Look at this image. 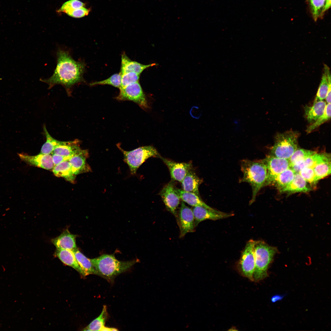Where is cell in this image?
<instances>
[{"mask_svg": "<svg viewBox=\"0 0 331 331\" xmlns=\"http://www.w3.org/2000/svg\"><path fill=\"white\" fill-rule=\"evenodd\" d=\"M121 75L120 88L139 82L140 75L134 72H127Z\"/></svg>", "mask_w": 331, "mask_h": 331, "instance_id": "cell-37", "label": "cell"}, {"mask_svg": "<svg viewBox=\"0 0 331 331\" xmlns=\"http://www.w3.org/2000/svg\"><path fill=\"white\" fill-rule=\"evenodd\" d=\"M201 182V180L191 169L188 172L181 182L182 189L199 196V187Z\"/></svg>", "mask_w": 331, "mask_h": 331, "instance_id": "cell-26", "label": "cell"}, {"mask_svg": "<svg viewBox=\"0 0 331 331\" xmlns=\"http://www.w3.org/2000/svg\"><path fill=\"white\" fill-rule=\"evenodd\" d=\"M283 297L284 296L279 295H275L271 297V301L272 302H275L281 300Z\"/></svg>", "mask_w": 331, "mask_h": 331, "instance_id": "cell-41", "label": "cell"}, {"mask_svg": "<svg viewBox=\"0 0 331 331\" xmlns=\"http://www.w3.org/2000/svg\"><path fill=\"white\" fill-rule=\"evenodd\" d=\"M316 152L315 151L301 148L298 147L288 159L290 165V167L293 165L298 164Z\"/></svg>", "mask_w": 331, "mask_h": 331, "instance_id": "cell-31", "label": "cell"}, {"mask_svg": "<svg viewBox=\"0 0 331 331\" xmlns=\"http://www.w3.org/2000/svg\"><path fill=\"white\" fill-rule=\"evenodd\" d=\"M89 156L87 150H85L82 153L71 157L68 160L74 173L77 175L83 173L91 171L90 167L86 161Z\"/></svg>", "mask_w": 331, "mask_h": 331, "instance_id": "cell-15", "label": "cell"}, {"mask_svg": "<svg viewBox=\"0 0 331 331\" xmlns=\"http://www.w3.org/2000/svg\"><path fill=\"white\" fill-rule=\"evenodd\" d=\"M331 6V0H326L324 11L325 12Z\"/></svg>", "mask_w": 331, "mask_h": 331, "instance_id": "cell-42", "label": "cell"}, {"mask_svg": "<svg viewBox=\"0 0 331 331\" xmlns=\"http://www.w3.org/2000/svg\"><path fill=\"white\" fill-rule=\"evenodd\" d=\"M79 142L76 139L73 141H61L52 153L63 156L71 157L83 152L85 150L79 146Z\"/></svg>", "mask_w": 331, "mask_h": 331, "instance_id": "cell-17", "label": "cell"}, {"mask_svg": "<svg viewBox=\"0 0 331 331\" xmlns=\"http://www.w3.org/2000/svg\"><path fill=\"white\" fill-rule=\"evenodd\" d=\"M313 169L318 181L331 173V160L326 161L315 166Z\"/></svg>", "mask_w": 331, "mask_h": 331, "instance_id": "cell-34", "label": "cell"}, {"mask_svg": "<svg viewBox=\"0 0 331 331\" xmlns=\"http://www.w3.org/2000/svg\"><path fill=\"white\" fill-rule=\"evenodd\" d=\"M160 195L168 211L176 217L180 198L173 183L170 182L166 185L161 191Z\"/></svg>", "mask_w": 331, "mask_h": 331, "instance_id": "cell-11", "label": "cell"}, {"mask_svg": "<svg viewBox=\"0 0 331 331\" xmlns=\"http://www.w3.org/2000/svg\"><path fill=\"white\" fill-rule=\"evenodd\" d=\"M329 160H331L330 154L326 153H318L316 152L290 168L296 173H299V171L304 168H313L318 164Z\"/></svg>", "mask_w": 331, "mask_h": 331, "instance_id": "cell-16", "label": "cell"}, {"mask_svg": "<svg viewBox=\"0 0 331 331\" xmlns=\"http://www.w3.org/2000/svg\"><path fill=\"white\" fill-rule=\"evenodd\" d=\"M298 132L290 130L277 133L275 137L274 143L270 154L288 159L298 147Z\"/></svg>", "mask_w": 331, "mask_h": 331, "instance_id": "cell-5", "label": "cell"}, {"mask_svg": "<svg viewBox=\"0 0 331 331\" xmlns=\"http://www.w3.org/2000/svg\"><path fill=\"white\" fill-rule=\"evenodd\" d=\"M195 227L202 221L210 219L216 220L233 216V214L219 211H215L200 206L194 207L192 209Z\"/></svg>", "mask_w": 331, "mask_h": 331, "instance_id": "cell-13", "label": "cell"}, {"mask_svg": "<svg viewBox=\"0 0 331 331\" xmlns=\"http://www.w3.org/2000/svg\"><path fill=\"white\" fill-rule=\"evenodd\" d=\"M299 173L312 187L316 185L318 181L316 179L313 168H304L302 169Z\"/></svg>", "mask_w": 331, "mask_h": 331, "instance_id": "cell-36", "label": "cell"}, {"mask_svg": "<svg viewBox=\"0 0 331 331\" xmlns=\"http://www.w3.org/2000/svg\"><path fill=\"white\" fill-rule=\"evenodd\" d=\"M121 64L120 72L121 74L129 72H134L140 74L146 68L155 65V63L144 65L132 61L124 53L121 55Z\"/></svg>", "mask_w": 331, "mask_h": 331, "instance_id": "cell-20", "label": "cell"}, {"mask_svg": "<svg viewBox=\"0 0 331 331\" xmlns=\"http://www.w3.org/2000/svg\"><path fill=\"white\" fill-rule=\"evenodd\" d=\"M90 10L83 7L80 8L69 11L66 13L72 17L79 18L87 15L89 14Z\"/></svg>", "mask_w": 331, "mask_h": 331, "instance_id": "cell-39", "label": "cell"}, {"mask_svg": "<svg viewBox=\"0 0 331 331\" xmlns=\"http://www.w3.org/2000/svg\"><path fill=\"white\" fill-rule=\"evenodd\" d=\"M116 146L123 154L124 161L127 165L132 175L136 173L139 167L148 158L160 157L157 150L151 146L139 147L130 151L122 149L119 143Z\"/></svg>", "mask_w": 331, "mask_h": 331, "instance_id": "cell-6", "label": "cell"}, {"mask_svg": "<svg viewBox=\"0 0 331 331\" xmlns=\"http://www.w3.org/2000/svg\"><path fill=\"white\" fill-rule=\"evenodd\" d=\"M312 15L316 21L323 15L326 0H307Z\"/></svg>", "mask_w": 331, "mask_h": 331, "instance_id": "cell-30", "label": "cell"}, {"mask_svg": "<svg viewBox=\"0 0 331 331\" xmlns=\"http://www.w3.org/2000/svg\"><path fill=\"white\" fill-rule=\"evenodd\" d=\"M330 117L331 103H327L323 114L307 127L306 129V133L309 134L311 132L329 120Z\"/></svg>", "mask_w": 331, "mask_h": 331, "instance_id": "cell-33", "label": "cell"}, {"mask_svg": "<svg viewBox=\"0 0 331 331\" xmlns=\"http://www.w3.org/2000/svg\"><path fill=\"white\" fill-rule=\"evenodd\" d=\"M180 230V238L188 233L194 231V218L192 210L182 201L176 216Z\"/></svg>", "mask_w": 331, "mask_h": 331, "instance_id": "cell-10", "label": "cell"}, {"mask_svg": "<svg viewBox=\"0 0 331 331\" xmlns=\"http://www.w3.org/2000/svg\"><path fill=\"white\" fill-rule=\"evenodd\" d=\"M326 105V102L322 100L313 103L311 106L306 105L304 107L305 115L308 122L311 124L321 116Z\"/></svg>", "mask_w": 331, "mask_h": 331, "instance_id": "cell-25", "label": "cell"}, {"mask_svg": "<svg viewBox=\"0 0 331 331\" xmlns=\"http://www.w3.org/2000/svg\"><path fill=\"white\" fill-rule=\"evenodd\" d=\"M312 187L299 173H295L292 181L280 192L289 194L299 192H307L312 190Z\"/></svg>", "mask_w": 331, "mask_h": 331, "instance_id": "cell-18", "label": "cell"}, {"mask_svg": "<svg viewBox=\"0 0 331 331\" xmlns=\"http://www.w3.org/2000/svg\"><path fill=\"white\" fill-rule=\"evenodd\" d=\"M55 255L64 264L72 267L77 271L82 276H86L84 272L77 261L74 253L70 250L56 249Z\"/></svg>", "mask_w": 331, "mask_h": 331, "instance_id": "cell-21", "label": "cell"}, {"mask_svg": "<svg viewBox=\"0 0 331 331\" xmlns=\"http://www.w3.org/2000/svg\"><path fill=\"white\" fill-rule=\"evenodd\" d=\"M329 67L324 64L323 73L316 97L313 103L325 99L330 87H331V79Z\"/></svg>", "mask_w": 331, "mask_h": 331, "instance_id": "cell-22", "label": "cell"}, {"mask_svg": "<svg viewBox=\"0 0 331 331\" xmlns=\"http://www.w3.org/2000/svg\"><path fill=\"white\" fill-rule=\"evenodd\" d=\"M121 75L120 73L114 74L108 78L103 80L95 82L90 84V86L97 85H110L119 89L121 87Z\"/></svg>", "mask_w": 331, "mask_h": 331, "instance_id": "cell-35", "label": "cell"}, {"mask_svg": "<svg viewBox=\"0 0 331 331\" xmlns=\"http://www.w3.org/2000/svg\"><path fill=\"white\" fill-rule=\"evenodd\" d=\"M56 56V66L52 75L40 80L48 84L49 88L55 85H61L69 92L74 85L85 82L83 75L85 64L82 61L75 60L68 51L62 48L58 49Z\"/></svg>", "mask_w": 331, "mask_h": 331, "instance_id": "cell-1", "label": "cell"}, {"mask_svg": "<svg viewBox=\"0 0 331 331\" xmlns=\"http://www.w3.org/2000/svg\"><path fill=\"white\" fill-rule=\"evenodd\" d=\"M295 173L290 167L278 175L272 185H275L280 192L292 181Z\"/></svg>", "mask_w": 331, "mask_h": 331, "instance_id": "cell-29", "label": "cell"}, {"mask_svg": "<svg viewBox=\"0 0 331 331\" xmlns=\"http://www.w3.org/2000/svg\"><path fill=\"white\" fill-rule=\"evenodd\" d=\"M85 5L84 3L79 0H70L63 4L59 12L66 13L69 11L84 7Z\"/></svg>", "mask_w": 331, "mask_h": 331, "instance_id": "cell-38", "label": "cell"}, {"mask_svg": "<svg viewBox=\"0 0 331 331\" xmlns=\"http://www.w3.org/2000/svg\"><path fill=\"white\" fill-rule=\"evenodd\" d=\"M44 130L46 136V140L41 149L40 154H51L56 147L59 145L61 141H58L53 138L49 133L45 125Z\"/></svg>", "mask_w": 331, "mask_h": 331, "instance_id": "cell-32", "label": "cell"}, {"mask_svg": "<svg viewBox=\"0 0 331 331\" xmlns=\"http://www.w3.org/2000/svg\"><path fill=\"white\" fill-rule=\"evenodd\" d=\"M76 235L71 234L66 229L59 236L51 240L56 249L72 250L77 248L76 244Z\"/></svg>", "mask_w": 331, "mask_h": 331, "instance_id": "cell-19", "label": "cell"}, {"mask_svg": "<svg viewBox=\"0 0 331 331\" xmlns=\"http://www.w3.org/2000/svg\"><path fill=\"white\" fill-rule=\"evenodd\" d=\"M78 263L86 276L90 274L97 275V273L89 259L83 254L77 248L71 250Z\"/></svg>", "mask_w": 331, "mask_h": 331, "instance_id": "cell-28", "label": "cell"}, {"mask_svg": "<svg viewBox=\"0 0 331 331\" xmlns=\"http://www.w3.org/2000/svg\"><path fill=\"white\" fill-rule=\"evenodd\" d=\"M96 270L97 275L110 283L113 282L115 277L129 269L138 262L137 259L127 261L117 260L113 254H105L90 259Z\"/></svg>", "mask_w": 331, "mask_h": 331, "instance_id": "cell-3", "label": "cell"}, {"mask_svg": "<svg viewBox=\"0 0 331 331\" xmlns=\"http://www.w3.org/2000/svg\"><path fill=\"white\" fill-rule=\"evenodd\" d=\"M53 162L54 165H57L63 161H68L71 157H67L53 153L51 154Z\"/></svg>", "mask_w": 331, "mask_h": 331, "instance_id": "cell-40", "label": "cell"}, {"mask_svg": "<svg viewBox=\"0 0 331 331\" xmlns=\"http://www.w3.org/2000/svg\"><path fill=\"white\" fill-rule=\"evenodd\" d=\"M176 190L180 199L189 205L193 207H202L215 211H219L207 205L199 196L194 193L185 191L182 189H176Z\"/></svg>", "mask_w": 331, "mask_h": 331, "instance_id": "cell-24", "label": "cell"}, {"mask_svg": "<svg viewBox=\"0 0 331 331\" xmlns=\"http://www.w3.org/2000/svg\"><path fill=\"white\" fill-rule=\"evenodd\" d=\"M277 250L276 248L268 245L264 241H255L254 281L258 282L267 276L268 268Z\"/></svg>", "mask_w": 331, "mask_h": 331, "instance_id": "cell-4", "label": "cell"}, {"mask_svg": "<svg viewBox=\"0 0 331 331\" xmlns=\"http://www.w3.org/2000/svg\"><path fill=\"white\" fill-rule=\"evenodd\" d=\"M267 170V177L264 186L272 185L280 173L290 168L288 159L269 154L263 159Z\"/></svg>", "mask_w": 331, "mask_h": 331, "instance_id": "cell-9", "label": "cell"}, {"mask_svg": "<svg viewBox=\"0 0 331 331\" xmlns=\"http://www.w3.org/2000/svg\"><path fill=\"white\" fill-rule=\"evenodd\" d=\"M108 317L107 306L104 305L100 314L93 321L83 329L85 331H117L115 328H109L105 326Z\"/></svg>", "mask_w": 331, "mask_h": 331, "instance_id": "cell-23", "label": "cell"}, {"mask_svg": "<svg viewBox=\"0 0 331 331\" xmlns=\"http://www.w3.org/2000/svg\"><path fill=\"white\" fill-rule=\"evenodd\" d=\"M168 167L172 180L181 182L188 172L191 169L192 165L190 163L176 162L160 157Z\"/></svg>", "mask_w": 331, "mask_h": 331, "instance_id": "cell-14", "label": "cell"}, {"mask_svg": "<svg viewBox=\"0 0 331 331\" xmlns=\"http://www.w3.org/2000/svg\"><path fill=\"white\" fill-rule=\"evenodd\" d=\"M18 155L22 161L30 166L48 170H52L55 166L50 154L40 153L36 155L31 156L21 153L18 154Z\"/></svg>", "mask_w": 331, "mask_h": 331, "instance_id": "cell-12", "label": "cell"}, {"mask_svg": "<svg viewBox=\"0 0 331 331\" xmlns=\"http://www.w3.org/2000/svg\"><path fill=\"white\" fill-rule=\"evenodd\" d=\"M241 166L243 176L239 181L247 182L251 186L252 195L249 203L251 204L255 201L259 191L264 186L267 177V167L263 160H243Z\"/></svg>", "mask_w": 331, "mask_h": 331, "instance_id": "cell-2", "label": "cell"}, {"mask_svg": "<svg viewBox=\"0 0 331 331\" xmlns=\"http://www.w3.org/2000/svg\"><path fill=\"white\" fill-rule=\"evenodd\" d=\"M255 241L251 239L247 243L238 262V268L240 274L251 281L255 268L254 246Z\"/></svg>", "mask_w": 331, "mask_h": 331, "instance_id": "cell-7", "label": "cell"}, {"mask_svg": "<svg viewBox=\"0 0 331 331\" xmlns=\"http://www.w3.org/2000/svg\"><path fill=\"white\" fill-rule=\"evenodd\" d=\"M52 171L57 177H63L72 183L74 182L76 176L73 173L69 161H64L55 165Z\"/></svg>", "mask_w": 331, "mask_h": 331, "instance_id": "cell-27", "label": "cell"}, {"mask_svg": "<svg viewBox=\"0 0 331 331\" xmlns=\"http://www.w3.org/2000/svg\"><path fill=\"white\" fill-rule=\"evenodd\" d=\"M116 98L120 101H129L137 104L143 108L148 107L146 97L139 82L120 89Z\"/></svg>", "mask_w": 331, "mask_h": 331, "instance_id": "cell-8", "label": "cell"}]
</instances>
